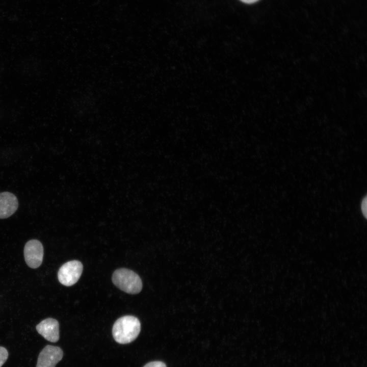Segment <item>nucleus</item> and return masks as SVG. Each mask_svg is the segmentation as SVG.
Returning <instances> with one entry per match:
<instances>
[{
    "label": "nucleus",
    "mask_w": 367,
    "mask_h": 367,
    "mask_svg": "<svg viewBox=\"0 0 367 367\" xmlns=\"http://www.w3.org/2000/svg\"><path fill=\"white\" fill-rule=\"evenodd\" d=\"M8 357V352L7 349L0 346V367H1L7 360Z\"/></svg>",
    "instance_id": "obj_8"
},
{
    "label": "nucleus",
    "mask_w": 367,
    "mask_h": 367,
    "mask_svg": "<svg viewBox=\"0 0 367 367\" xmlns=\"http://www.w3.org/2000/svg\"><path fill=\"white\" fill-rule=\"evenodd\" d=\"M37 332L49 342L56 343L59 339V324L53 318L42 321L36 326Z\"/></svg>",
    "instance_id": "obj_6"
},
{
    "label": "nucleus",
    "mask_w": 367,
    "mask_h": 367,
    "mask_svg": "<svg viewBox=\"0 0 367 367\" xmlns=\"http://www.w3.org/2000/svg\"><path fill=\"white\" fill-rule=\"evenodd\" d=\"M43 247L37 240L29 241L24 248L25 261L29 267L35 269L42 264L43 257Z\"/></svg>",
    "instance_id": "obj_4"
},
{
    "label": "nucleus",
    "mask_w": 367,
    "mask_h": 367,
    "mask_svg": "<svg viewBox=\"0 0 367 367\" xmlns=\"http://www.w3.org/2000/svg\"><path fill=\"white\" fill-rule=\"evenodd\" d=\"M361 211L362 212V214L363 216L366 218L367 216V199L366 196H365V197L363 199V200L361 202Z\"/></svg>",
    "instance_id": "obj_10"
},
{
    "label": "nucleus",
    "mask_w": 367,
    "mask_h": 367,
    "mask_svg": "<svg viewBox=\"0 0 367 367\" xmlns=\"http://www.w3.org/2000/svg\"><path fill=\"white\" fill-rule=\"evenodd\" d=\"M143 367H167V366L162 361H154L147 363Z\"/></svg>",
    "instance_id": "obj_9"
},
{
    "label": "nucleus",
    "mask_w": 367,
    "mask_h": 367,
    "mask_svg": "<svg viewBox=\"0 0 367 367\" xmlns=\"http://www.w3.org/2000/svg\"><path fill=\"white\" fill-rule=\"evenodd\" d=\"M141 323L139 319L133 316H125L115 322L112 334L115 340L121 344L134 341L139 335Z\"/></svg>",
    "instance_id": "obj_1"
},
{
    "label": "nucleus",
    "mask_w": 367,
    "mask_h": 367,
    "mask_svg": "<svg viewBox=\"0 0 367 367\" xmlns=\"http://www.w3.org/2000/svg\"><path fill=\"white\" fill-rule=\"evenodd\" d=\"M112 279L117 287L128 294H136L142 290L141 279L137 273L128 269H117L114 271Z\"/></svg>",
    "instance_id": "obj_2"
},
{
    "label": "nucleus",
    "mask_w": 367,
    "mask_h": 367,
    "mask_svg": "<svg viewBox=\"0 0 367 367\" xmlns=\"http://www.w3.org/2000/svg\"><path fill=\"white\" fill-rule=\"evenodd\" d=\"M63 356V351L60 347L47 345L39 355L36 367H55Z\"/></svg>",
    "instance_id": "obj_5"
},
{
    "label": "nucleus",
    "mask_w": 367,
    "mask_h": 367,
    "mask_svg": "<svg viewBox=\"0 0 367 367\" xmlns=\"http://www.w3.org/2000/svg\"><path fill=\"white\" fill-rule=\"evenodd\" d=\"M241 2L246 4H252L256 2L258 0H240Z\"/></svg>",
    "instance_id": "obj_11"
},
{
    "label": "nucleus",
    "mask_w": 367,
    "mask_h": 367,
    "mask_svg": "<svg viewBox=\"0 0 367 367\" xmlns=\"http://www.w3.org/2000/svg\"><path fill=\"white\" fill-rule=\"evenodd\" d=\"M18 202L16 197L11 193H0V219L10 217L17 210Z\"/></svg>",
    "instance_id": "obj_7"
},
{
    "label": "nucleus",
    "mask_w": 367,
    "mask_h": 367,
    "mask_svg": "<svg viewBox=\"0 0 367 367\" xmlns=\"http://www.w3.org/2000/svg\"><path fill=\"white\" fill-rule=\"evenodd\" d=\"M83 269V265L78 260H71L65 263L60 267L58 273L59 282L67 286L74 284L80 279Z\"/></svg>",
    "instance_id": "obj_3"
}]
</instances>
